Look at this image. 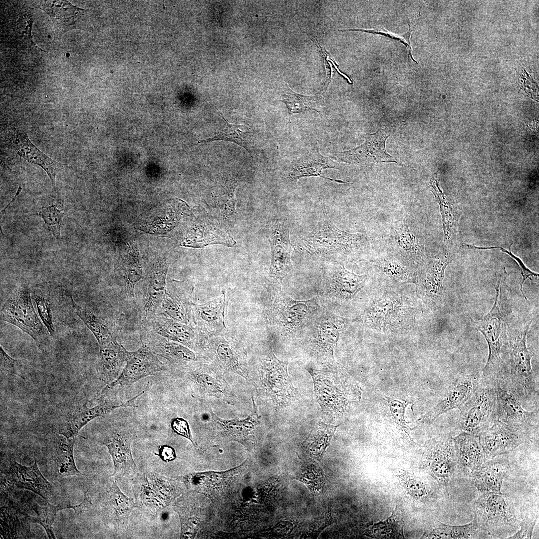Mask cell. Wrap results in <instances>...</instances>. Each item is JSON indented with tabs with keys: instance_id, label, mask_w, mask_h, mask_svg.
I'll return each instance as SVG.
<instances>
[{
	"instance_id": "obj_1",
	"label": "cell",
	"mask_w": 539,
	"mask_h": 539,
	"mask_svg": "<svg viewBox=\"0 0 539 539\" xmlns=\"http://www.w3.org/2000/svg\"><path fill=\"white\" fill-rule=\"evenodd\" d=\"M383 285L369 297L364 308L353 321L382 333L408 332L417 323L423 311L415 289Z\"/></svg>"
},
{
	"instance_id": "obj_2",
	"label": "cell",
	"mask_w": 539,
	"mask_h": 539,
	"mask_svg": "<svg viewBox=\"0 0 539 539\" xmlns=\"http://www.w3.org/2000/svg\"><path fill=\"white\" fill-rule=\"evenodd\" d=\"M302 244L310 255L337 259L339 262L359 259L370 246L364 235L342 231L329 220L319 222Z\"/></svg>"
},
{
	"instance_id": "obj_3",
	"label": "cell",
	"mask_w": 539,
	"mask_h": 539,
	"mask_svg": "<svg viewBox=\"0 0 539 539\" xmlns=\"http://www.w3.org/2000/svg\"><path fill=\"white\" fill-rule=\"evenodd\" d=\"M495 289V300L490 311L477 320L471 318L473 326L483 334L489 348L488 357L483 369L482 377L493 382L502 381L503 379L505 367L501 353L503 346L507 341L506 319L500 304L499 280Z\"/></svg>"
},
{
	"instance_id": "obj_4",
	"label": "cell",
	"mask_w": 539,
	"mask_h": 539,
	"mask_svg": "<svg viewBox=\"0 0 539 539\" xmlns=\"http://www.w3.org/2000/svg\"><path fill=\"white\" fill-rule=\"evenodd\" d=\"M503 495L480 492L473 506V521L482 531L496 537L513 534L519 529L514 506Z\"/></svg>"
},
{
	"instance_id": "obj_5",
	"label": "cell",
	"mask_w": 539,
	"mask_h": 539,
	"mask_svg": "<svg viewBox=\"0 0 539 539\" xmlns=\"http://www.w3.org/2000/svg\"><path fill=\"white\" fill-rule=\"evenodd\" d=\"M319 308L316 298L295 300L279 291L271 300L268 318L277 332L289 335L305 328Z\"/></svg>"
},
{
	"instance_id": "obj_6",
	"label": "cell",
	"mask_w": 539,
	"mask_h": 539,
	"mask_svg": "<svg viewBox=\"0 0 539 539\" xmlns=\"http://www.w3.org/2000/svg\"><path fill=\"white\" fill-rule=\"evenodd\" d=\"M495 382L482 377L466 402L459 408L461 432L478 435L496 419Z\"/></svg>"
},
{
	"instance_id": "obj_7",
	"label": "cell",
	"mask_w": 539,
	"mask_h": 539,
	"mask_svg": "<svg viewBox=\"0 0 539 539\" xmlns=\"http://www.w3.org/2000/svg\"><path fill=\"white\" fill-rule=\"evenodd\" d=\"M131 481L136 507L154 516L169 506L178 495L170 479L154 472L138 473Z\"/></svg>"
},
{
	"instance_id": "obj_8",
	"label": "cell",
	"mask_w": 539,
	"mask_h": 539,
	"mask_svg": "<svg viewBox=\"0 0 539 539\" xmlns=\"http://www.w3.org/2000/svg\"><path fill=\"white\" fill-rule=\"evenodd\" d=\"M349 323L348 319L330 313H317L305 327L307 347L311 355L328 362L334 361L333 353L340 334Z\"/></svg>"
},
{
	"instance_id": "obj_9",
	"label": "cell",
	"mask_w": 539,
	"mask_h": 539,
	"mask_svg": "<svg viewBox=\"0 0 539 539\" xmlns=\"http://www.w3.org/2000/svg\"><path fill=\"white\" fill-rule=\"evenodd\" d=\"M532 321L509 340L510 388L520 397L531 398L537 394V384L531 360L533 353L527 345V334Z\"/></svg>"
},
{
	"instance_id": "obj_10",
	"label": "cell",
	"mask_w": 539,
	"mask_h": 539,
	"mask_svg": "<svg viewBox=\"0 0 539 539\" xmlns=\"http://www.w3.org/2000/svg\"><path fill=\"white\" fill-rule=\"evenodd\" d=\"M0 318L18 327L37 342H42L47 335L44 326L35 311L30 291L26 286L19 287L10 294L2 306Z\"/></svg>"
},
{
	"instance_id": "obj_11",
	"label": "cell",
	"mask_w": 539,
	"mask_h": 539,
	"mask_svg": "<svg viewBox=\"0 0 539 539\" xmlns=\"http://www.w3.org/2000/svg\"><path fill=\"white\" fill-rule=\"evenodd\" d=\"M449 254L427 257L416 271L415 290L423 308L440 305L444 299L445 270L452 262Z\"/></svg>"
},
{
	"instance_id": "obj_12",
	"label": "cell",
	"mask_w": 539,
	"mask_h": 539,
	"mask_svg": "<svg viewBox=\"0 0 539 539\" xmlns=\"http://www.w3.org/2000/svg\"><path fill=\"white\" fill-rule=\"evenodd\" d=\"M367 278V274H355L347 270L342 263L334 261L324 271L322 294L335 303H349L363 291Z\"/></svg>"
},
{
	"instance_id": "obj_13",
	"label": "cell",
	"mask_w": 539,
	"mask_h": 539,
	"mask_svg": "<svg viewBox=\"0 0 539 539\" xmlns=\"http://www.w3.org/2000/svg\"><path fill=\"white\" fill-rule=\"evenodd\" d=\"M136 437L133 428L122 423L103 438L101 444L107 447L113 463V478L131 480L138 473L131 452V444Z\"/></svg>"
},
{
	"instance_id": "obj_14",
	"label": "cell",
	"mask_w": 539,
	"mask_h": 539,
	"mask_svg": "<svg viewBox=\"0 0 539 539\" xmlns=\"http://www.w3.org/2000/svg\"><path fill=\"white\" fill-rule=\"evenodd\" d=\"M391 253L417 270L427 258L424 238L410 218L397 221L390 236Z\"/></svg>"
},
{
	"instance_id": "obj_15",
	"label": "cell",
	"mask_w": 539,
	"mask_h": 539,
	"mask_svg": "<svg viewBox=\"0 0 539 539\" xmlns=\"http://www.w3.org/2000/svg\"><path fill=\"white\" fill-rule=\"evenodd\" d=\"M321 370L311 369L316 398L322 410L330 414L344 411L347 398L343 390L340 374L342 370L335 361L327 362Z\"/></svg>"
},
{
	"instance_id": "obj_16",
	"label": "cell",
	"mask_w": 539,
	"mask_h": 539,
	"mask_svg": "<svg viewBox=\"0 0 539 539\" xmlns=\"http://www.w3.org/2000/svg\"><path fill=\"white\" fill-rule=\"evenodd\" d=\"M266 236L271 253L269 275L273 282L280 284L293 270L290 259L292 245L287 223L279 220L271 221L268 224Z\"/></svg>"
},
{
	"instance_id": "obj_17",
	"label": "cell",
	"mask_w": 539,
	"mask_h": 539,
	"mask_svg": "<svg viewBox=\"0 0 539 539\" xmlns=\"http://www.w3.org/2000/svg\"><path fill=\"white\" fill-rule=\"evenodd\" d=\"M259 371L262 387L267 396L273 401L287 403L296 397L287 371V364L271 353L262 358Z\"/></svg>"
},
{
	"instance_id": "obj_18",
	"label": "cell",
	"mask_w": 539,
	"mask_h": 539,
	"mask_svg": "<svg viewBox=\"0 0 539 539\" xmlns=\"http://www.w3.org/2000/svg\"><path fill=\"white\" fill-rule=\"evenodd\" d=\"M527 433L495 419L479 435L487 461L513 451L523 444Z\"/></svg>"
},
{
	"instance_id": "obj_19",
	"label": "cell",
	"mask_w": 539,
	"mask_h": 539,
	"mask_svg": "<svg viewBox=\"0 0 539 539\" xmlns=\"http://www.w3.org/2000/svg\"><path fill=\"white\" fill-rule=\"evenodd\" d=\"M494 385L497 397L496 419L528 433L538 420V411L524 409L521 398L511 389L505 387L501 382H495Z\"/></svg>"
},
{
	"instance_id": "obj_20",
	"label": "cell",
	"mask_w": 539,
	"mask_h": 539,
	"mask_svg": "<svg viewBox=\"0 0 539 539\" xmlns=\"http://www.w3.org/2000/svg\"><path fill=\"white\" fill-rule=\"evenodd\" d=\"M126 362L121 373L102 390L100 395H106L117 386H126L145 377L154 375L165 368L156 355L144 344L135 351H127Z\"/></svg>"
},
{
	"instance_id": "obj_21",
	"label": "cell",
	"mask_w": 539,
	"mask_h": 539,
	"mask_svg": "<svg viewBox=\"0 0 539 539\" xmlns=\"http://www.w3.org/2000/svg\"><path fill=\"white\" fill-rule=\"evenodd\" d=\"M224 331L208 336L204 349L208 356L224 369L247 379L244 351L238 342Z\"/></svg>"
},
{
	"instance_id": "obj_22",
	"label": "cell",
	"mask_w": 539,
	"mask_h": 539,
	"mask_svg": "<svg viewBox=\"0 0 539 539\" xmlns=\"http://www.w3.org/2000/svg\"><path fill=\"white\" fill-rule=\"evenodd\" d=\"M168 267V262L165 258L154 260L149 266L142 288V325L157 315L166 286V279Z\"/></svg>"
},
{
	"instance_id": "obj_23",
	"label": "cell",
	"mask_w": 539,
	"mask_h": 539,
	"mask_svg": "<svg viewBox=\"0 0 539 539\" xmlns=\"http://www.w3.org/2000/svg\"><path fill=\"white\" fill-rule=\"evenodd\" d=\"M426 461L431 475L448 494V486L456 463L453 438L432 441L427 447Z\"/></svg>"
},
{
	"instance_id": "obj_24",
	"label": "cell",
	"mask_w": 539,
	"mask_h": 539,
	"mask_svg": "<svg viewBox=\"0 0 539 539\" xmlns=\"http://www.w3.org/2000/svg\"><path fill=\"white\" fill-rule=\"evenodd\" d=\"M142 327L194 351L204 347L208 336L191 325L176 321L162 314H157Z\"/></svg>"
},
{
	"instance_id": "obj_25",
	"label": "cell",
	"mask_w": 539,
	"mask_h": 539,
	"mask_svg": "<svg viewBox=\"0 0 539 539\" xmlns=\"http://www.w3.org/2000/svg\"><path fill=\"white\" fill-rule=\"evenodd\" d=\"M145 392L143 391L126 401L107 400L105 396L100 395L97 405L92 407L83 405L71 412L60 426L59 434L67 438L75 437L82 427L97 417L103 416L119 407H137L135 404L136 399Z\"/></svg>"
},
{
	"instance_id": "obj_26",
	"label": "cell",
	"mask_w": 539,
	"mask_h": 539,
	"mask_svg": "<svg viewBox=\"0 0 539 539\" xmlns=\"http://www.w3.org/2000/svg\"><path fill=\"white\" fill-rule=\"evenodd\" d=\"M8 137L10 146L21 158L40 167L46 172L53 190L56 192L55 177L65 165L47 156L31 142L26 133L14 126L10 127Z\"/></svg>"
},
{
	"instance_id": "obj_27",
	"label": "cell",
	"mask_w": 539,
	"mask_h": 539,
	"mask_svg": "<svg viewBox=\"0 0 539 539\" xmlns=\"http://www.w3.org/2000/svg\"><path fill=\"white\" fill-rule=\"evenodd\" d=\"M193 286L186 281L172 280L166 284L160 306L161 314L176 321L190 324L189 313L193 303Z\"/></svg>"
},
{
	"instance_id": "obj_28",
	"label": "cell",
	"mask_w": 539,
	"mask_h": 539,
	"mask_svg": "<svg viewBox=\"0 0 539 539\" xmlns=\"http://www.w3.org/2000/svg\"><path fill=\"white\" fill-rule=\"evenodd\" d=\"M226 304L224 291L215 299L205 303L193 302L189 313L190 324L208 336L225 331Z\"/></svg>"
},
{
	"instance_id": "obj_29",
	"label": "cell",
	"mask_w": 539,
	"mask_h": 539,
	"mask_svg": "<svg viewBox=\"0 0 539 539\" xmlns=\"http://www.w3.org/2000/svg\"><path fill=\"white\" fill-rule=\"evenodd\" d=\"M7 476L10 485L18 489L31 491L47 502L54 495V488L41 473L35 457L34 462L29 467L14 461L9 467Z\"/></svg>"
},
{
	"instance_id": "obj_30",
	"label": "cell",
	"mask_w": 539,
	"mask_h": 539,
	"mask_svg": "<svg viewBox=\"0 0 539 539\" xmlns=\"http://www.w3.org/2000/svg\"><path fill=\"white\" fill-rule=\"evenodd\" d=\"M141 341L154 354L173 364L185 365L196 362L199 359L190 348L145 328H142Z\"/></svg>"
},
{
	"instance_id": "obj_31",
	"label": "cell",
	"mask_w": 539,
	"mask_h": 539,
	"mask_svg": "<svg viewBox=\"0 0 539 539\" xmlns=\"http://www.w3.org/2000/svg\"><path fill=\"white\" fill-rule=\"evenodd\" d=\"M388 136L384 130L367 134L364 143L350 150L337 153V159L344 162L359 164L393 161L385 150V141Z\"/></svg>"
},
{
	"instance_id": "obj_32",
	"label": "cell",
	"mask_w": 539,
	"mask_h": 539,
	"mask_svg": "<svg viewBox=\"0 0 539 539\" xmlns=\"http://www.w3.org/2000/svg\"><path fill=\"white\" fill-rule=\"evenodd\" d=\"M480 380L474 375H466L458 379L450 386L438 404L422 416L421 421L432 422L443 413L455 408L459 409L471 395Z\"/></svg>"
},
{
	"instance_id": "obj_33",
	"label": "cell",
	"mask_w": 539,
	"mask_h": 539,
	"mask_svg": "<svg viewBox=\"0 0 539 539\" xmlns=\"http://www.w3.org/2000/svg\"><path fill=\"white\" fill-rule=\"evenodd\" d=\"M383 285L400 286L414 283L417 270L391 253L368 261Z\"/></svg>"
},
{
	"instance_id": "obj_34",
	"label": "cell",
	"mask_w": 539,
	"mask_h": 539,
	"mask_svg": "<svg viewBox=\"0 0 539 539\" xmlns=\"http://www.w3.org/2000/svg\"><path fill=\"white\" fill-rule=\"evenodd\" d=\"M453 440L456 463L462 472L470 476L487 461L479 436L461 432Z\"/></svg>"
},
{
	"instance_id": "obj_35",
	"label": "cell",
	"mask_w": 539,
	"mask_h": 539,
	"mask_svg": "<svg viewBox=\"0 0 539 539\" xmlns=\"http://www.w3.org/2000/svg\"><path fill=\"white\" fill-rule=\"evenodd\" d=\"M337 165L338 163L330 158L321 155L315 150L293 162L287 170L286 176L288 180L295 183L302 177L316 176L339 183L347 184L342 180L331 179L321 175L322 171L326 169H338Z\"/></svg>"
},
{
	"instance_id": "obj_36",
	"label": "cell",
	"mask_w": 539,
	"mask_h": 539,
	"mask_svg": "<svg viewBox=\"0 0 539 539\" xmlns=\"http://www.w3.org/2000/svg\"><path fill=\"white\" fill-rule=\"evenodd\" d=\"M508 467L507 460L494 458L485 462L470 477L480 492L503 495L502 486Z\"/></svg>"
},
{
	"instance_id": "obj_37",
	"label": "cell",
	"mask_w": 539,
	"mask_h": 539,
	"mask_svg": "<svg viewBox=\"0 0 539 539\" xmlns=\"http://www.w3.org/2000/svg\"><path fill=\"white\" fill-rule=\"evenodd\" d=\"M190 363L185 365L189 379L200 394L227 399L231 396L226 384L208 368Z\"/></svg>"
},
{
	"instance_id": "obj_38",
	"label": "cell",
	"mask_w": 539,
	"mask_h": 539,
	"mask_svg": "<svg viewBox=\"0 0 539 539\" xmlns=\"http://www.w3.org/2000/svg\"><path fill=\"white\" fill-rule=\"evenodd\" d=\"M127 351L117 340L100 347L97 370L100 380L108 384L117 378L126 362Z\"/></svg>"
},
{
	"instance_id": "obj_39",
	"label": "cell",
	"mask_w": 539,
	"mask_h": 539,
	"mask_svg": "<svg viewBox=\"0 0 539 539\" xmlns=\"http://www.w3.org/2000/svg\"><path fill=\"white\" fill-rule=\"evenodd\" d=\"M106 513L115 525H127L129 515L136 504L133 498L123 493L116 482L112 479L104 496Z\"/></svg>"
},
{
	"instance_id": "obj_40",
	"label": "cell",
	"mask_w": 539,
	"mask_h": 539,
	"mask_svg": "<svg viewBox=\"0 0 539 539\" xmlns=\"http://www.w3.org/2000/svg\"><path fill=\"white\" fill-rule=\"evenodd\" d=\"M39 7L49 14L59 35L75 28L77 19L84 12V9L65 0L53 1L50 6L44 2Z\"/></svg>"
},
{
	"instance_id": "obj_41",
	"label": "cell",
	"mask_w": 539,
	"mask_h": 539,
	"mask_svg": "<svg viewBox=\"0 0 539 539\" xmlns=\"http://www.w3.org/2000/svg\"><path fill=\"white\" fill-rule=\"evenodd\" d=\"M211 414L214 423L228 439L237 441L247 447L250 446L256 425L253 415L244 419L236 418L226 420L218 417L213 412Z\"/></svg>"
},
{
	"instance_id": "obj_42",
	"label": "cell",
	"mask_w": 539,
	"mask_h": 539,
	"mask_svg": "<svg viewBox=\"0 0 539 539\" xmlns=\"http://www.w3.org/2000/svg\"><path fill=\"white\" fill-rule=\"evenodd\" d=\"M436 178V177H433L430 181V186L439 205L444 232V243H447L457 233L460 212L453 202L441 191Z\"/></svg>"
},
{
	"instance_id": "obj_43",
	"label": "cell",
	"mask_w": 539,
	"mask_h": 539,
	"mask_svg": "<svg viewBox=\"0 0 539 539\" xmlns=\"http://www.w3.org/2000/svg\"><path fill=\"white\" fill-rule=\"evenodd\" d=\"M58 437L55 444L54 466L58 475L62 477L84 475L77 468L73 456L75 437Z\"/></svg>"
},
{
	"instance_id": "obj_44",
	"label": "cell",
	"mask_w": 539,
	"mask_h": 539,
	"mask_svg": "<svg viewBox=\"0 0 539 539\" xmlns=\"http://www.w3.org/2000/svg\"><path fill=\"white\" fill-rule=\"evenodd\" d=\"M338 425L317 424L303 443V449L311 459L317 461L323 457Z\"/></svg>"
},
{
	"instance_id": "obj_45",
	"label": "cell",
	"mask_w": 539,
	"mask_h": 539,
	"mask_svg": "<svg viewBox=\"0 0 539 539\" xmlns=\"http://www.w3.org/2000/svg\"><path fill=\"white\" fill-rule=\"evenodd\" d=\"M70 299L75 312L93 333L98 342L99 348L116 340L114 335L102 318L79 306L72 296Z\"/></svg>"
},
{
	"instance_id": "obj_46",
	"label": "cell",
	"mask_w": 539,
	"mask_h": 539,
	"mask_svg": "<svg viewBox=\"0 0 539 539\" xmlns=\"http://www.w3.org/2000/svg\"><path fill=\"white\" fill-rule=\"evenodd\" d=\"M480 532H483L477 524L473 522L460 526H450L436 522L432 529L425 532L422 539H475Z\"/></svg>"
},
{
	"instance_id": "obj_47",
	"label": "cell",
	"mask_w": 539,
	"mask_h": 539,
	"mask_svg": "<svg viewBox=\"0 0 539 539\" xmlns=\"http://www.w3.org/2000/svg\"><path fill=\"white\" fill-rule=\"evenodd\" d=\"M280 101L286 105L289 115L311 110L320 113V110L325 106L324 98L321 95H301L289 87L285 89Z\"/></svg>"
},
{
	"instance_id": "obj_48",
	"label": "cell",
	"mask_w": 539,
	"mask_h": 539,
	"mask_svg": "<svg viewBox=\"0 0 539 539\" xmlns=\"http://www.w3.org/2000/svg\"><path fill=\"white\" fill-rule=\"evenodd\" d=\"M365 535L374 539H404L403 519L397 507L386 520L370 524Z\"/></svg>"
},
{
	"instance_id": "obj_49",
	"label": "cell",
	"mask_w": 539,
	"mask_h": 539,
	"mask_svg": "<svg viewBox=\"0 0 539 539\" xmlns=\"http://www.w3.org/2000/svg\"><path fill=\"white\" fill-rule=\"evenodd\" d=\"M296 480L305 484L311 491L322 493L325 486V480L322 469L311 459L303 463L295 474Z\"/></svg>"
},
{
	"instance_id": "obj_50",
	"label": "cell",
	"mask_w": 539,
	"mask_h": 539,
	"mask_svg": "<svg viewBox=\"0 0 539 539\" xmlns=\"http://www.w3.org/2000/svg\"><path fill=\"white\" fill-rule=\"evenodd\" d=\"M67 209L61 199L39 209L36 215L44 221V228L51 232L57 240L60 238V227L62 218L67 214Z\"/></svg>"
},
{
	"instance_id": "obj_51",
	"label": "cell",
	"mask_w": 539,
	"mask_h": 539,
	"mask_svg": "<svg viewBox=\"0 0 539 539\" xmlns=\"http://www.w3.org/2000/svg\"><path fill=\"white\" fill-rule=\"evenodd\" d=\"M217 108L219 115L225 121V127L216 133L215 135L206 139L201 140L199 143H204L215 141H227L233 142L248 150V138L250 135V130L245 126L230 124L223 116L222 113Z\"/></svg>"
},
{
	"instance_id": "obj_52",
	"label": "cell",
	"mask_w": 539,
	"mask_h": 539,
	"mask_svg": "<svg viewBox=\"0 0 539 539\" xmlns=\"http://www.w3.org/2000/svg\"><path fill=\"white\" fill-rule=\"evenodd\" d=\"M396 476L406 494L413 500L423 501L428 497L429 489L420 477L402 469L397 471Z\"/></svg>"
},
{
	"instance_id": "obj_53",
	"label": "cell",
	"mask_w": 539,
	"mask_h": 539,
	"mask_svg": "<svg viewBox=\"0 0 539 539\" xmlns=\"http://www.w3.org/2000/svg\"><path fill=\"white\" fill-rule=\"evenodd\" d=\"M70 506L69 503H60L54 506L47 502V505L44 507L35 504L33 509L36 516L29 517V519L32 523L39 524L43 527L49 539H55L52 525L56 514L61 510L70 508Z\"/></svg>"
},
{
	"instance_id": "obj_54",
	"label": "cell",
	"mask_w": 539,
	"mask_h": 539,
	"mask_svg": "<svg viewBox=\"0 0 539 539\" xmlns=\"http://www.w3.org/2000/svg\"><path fill=\"white\" fill-rule=\"evenodd\" d=\"M123 270L126 282L127 292L131 296L134 295L136 283L142 277V266L139 254L130 252L123 261Z\"/></svg>"
},
{
	"instance_id": "obj_55",
	"label": "cell",
	"mask_w": 539,
	"mask_h": 539,
	"mask_svg": "<svg viewBox=\"0 0 539 539\" xmlns=\"http://www.w3.org/2000/svg\"><path fill=\"white\" fill-rule=\"evenodd\" d=\"M387 401L395 422L401 427L404 434L408 436L410 441H413L409 435V431L412 429L409 426L408 424L410 422L406 421L405 419V411L409 402L403 400L390 398H387Z\"/></svg>"
},
{
	"instance_id": "obj_56",
	"label": "cell",
	"mask_w": 539,
	"mask_h": 539,
	"mask_svg": "<svg viewBox=\"0 0 539 539\" xmlns=\"http://www.w3.org/2000/svg\"><path fill=\"white\" fill-rule=\"evenodd\" d=\"M33 298L40 318L49 333L53 335L55 333V328L50 301L42 294H35Z\"/></svg>"
},
{
	"instance_id": "obj_57",
	"label": "cell",
	"mask_w": 539,
	"mask_h": 539,
	"mask_svg": "<svg viewBox=\"0 0 539 539\" xmlns=\"http://www.w3.org/2000/svg\"><path fill=\"white\" fill-rule=\"evenodd\" d=\"M468 248L472 249L477 250H489V249H497L501 251L502 252L506 253L510 257H511L518 265L521 271V274L523 277L522 282L520 283V290L523 296L527 300V298L523 291V285L525 281L529 278L532 279L534 278H538L539 274L532 271L529 269H528L524 264L522 260L518 257L515 255L511 251L512 244L510 246L509 250H507L502 247H478L475 245H471L468 244H465Z\"/></svg>"
},
{
	"instance_id": "obj_58",
	"label": "cell",
	"mask_w": 539,
	"mask_h": 539,
	"mask_svg": "<svg viewBox=\"0 0 539 539\" xmlns=\"http://www.w3.org/2000/svg\"><path fill=\"white\" fill-rule=\"evenodd\" d=\"M0 368L2 371L16 375L25 379L21 370V362L9 356L0 346Z\"/></svg>"
},
{
	"instance_id": "obj_59",
	"label": "cell",
	"mask_w": 539,
	"mask_h": 539,
	"mask_svg": "<svg viewBox=\"0 0 539 539\" xmlns=\"http://www.w3.org/2000/svg\"><path fill=\"white\" fill-rule=\"evenodd\" d=\"M314 39L315 41H316V43L317 44V47H318V48L319 49V50H318L319 52L320 53V55L321 56V57L323 58V59L324 60V63H325V65H328V66H325L326 70V73H327V76H326L327 79L326 80V86H327L328 85V84H329V83H330L331 82V78H332V68H334V69L335 70H336L337 71V72L341 76H342L344 79H345L349 84H352V81L350 79V78L347 76L345 75L344 73L341 72L339 70V69L338 68V67H337L338 65H336V63L330 57L329 55L326 52L325 49H324V48H323V47H322L321 46V45L318 43V41L316 39V38H314Z\"/></svg>"
},
{
	"instance_id": "obj_60",
	"label": "cell",
	"mask_w": 539,
	"mask_h": 539,
	"mask_svg": "<svg viewBox=\"0 0 539 539\" xmlns=\"http://www.w3.org/2000/svg\"><path fill=\"white\" fill-rule=\"evenodd\" d=\"M339 30H340V31H345V30H347V31H362L363 32H366V33H371V34H379V35H383V36H384L385 37H387L391 38L392 39L397 40V41L402 43V44H403L404 45H405V46L407 47V48L408 49V54H409V57L414 62H415V63H416L417 64V61L416 60L414 59V57H413V56L412 55V50L411 46L409 45L407 43V41L404 39V38L402 36L398 35H397V34H396L395 33L391 32L390 31H387V30H385L384 29H363V28H357V29H340Z\"/></svg>"
},
{
	"instance_id": "obj_61",
	"label": "cell",
	"mask_w": 539,
	"mask_h": 539,
	"mask_svg": "<svg viewBox=\"0 0 539 539\" xmlns=\"http://www.w3.org/2000/svg\"><path fill=\"white\" fill-rule=\"evenodd\" d=\"M171 426L175 433L190 440L196 448H200L193 440L189 425L186 420L180 417L175 418L171 422Z\"/></svg>"
},
{
	"instance_id": "obj_62",
	"label": "cell",
	"mask_w": 539,
	"mask_h": 539,
	"mask_svg": "<svg viewBox=\"0 0 539 539\" xmlns=\"http://www.w3.org/2000/svg\"><path fill=\"white\" fill-rule=\"evenodd\" d=\"M537 518H524L519 524L521 528L516 533L508 537L509 539H532Z\"/></svg>"
},
{
	"instance_id": "obj_63",
	"label": "cell",
	"mask_w": 539,
	"mask_h": 539,
	"mask_svg": "<svg viewBox=\"0 0 539 539\" xmlns=\"http://www.w3.org/2000/svg\"><path fill=\"white\" fill-rule=\"evenodd\" d=\"M159 458L164 462H169L176 459V454L174 449L167 445H161L159 447L157 454Z\"/></svg>"
}]
</instances>
